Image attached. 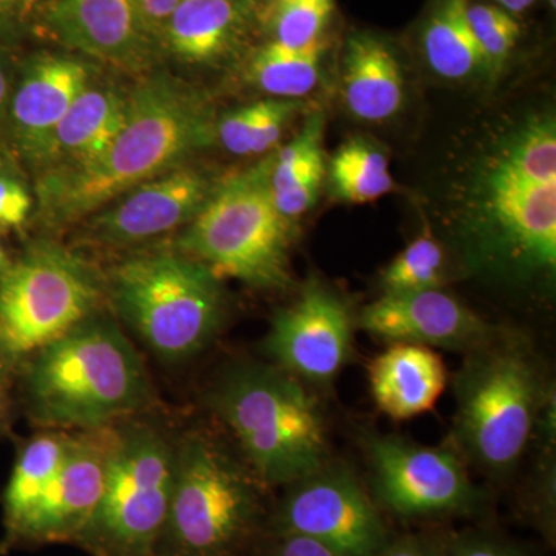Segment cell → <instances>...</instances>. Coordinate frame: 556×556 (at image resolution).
<instances>
[{"instance_id": "cell-1", "label": "cell", "mask_w": 556, "mask_h": 556, "mask_svg": "<svg viewBox=\"0 0 556 556\" xmlns=\"http://www.w3.org/2000/svg\"><path fill=\"white\" fill-rule=\"evenodd\" d=\"M211 108L199 90L170 75L141 80L127 98L123 126L97 159L43 170L39 208L51 226L80 222L110 201L181 166L214 135Z\"/></svg>"}, {"instance_id": "cell-2", "label": "cell", "mask_w": 556, "mask_h": 556, "mask_svg": "<svg viewBox=\"0 0 556 556\" xmlns=\"http://www.w3.org/2000/svg\"><path fill=\"white\" fill-rule=\"evenodd\" d=\"M471 255L510 280L556 269V123L533 116L501 139L477 179Z\"/></svg>"}, {"instance_id": "cell-3", "label": "cell", "mask_w": 556, "mask_h": 556, "mask_svg": "<svg viewBox=\"0 0 556 556\" xmlns=\"http://www.w3.org/2000/svg\"><path fill=\"white\" fill-rule=\"evenodd\" d=\"M27 390L40 424L78 430L134 415L152 397L129 339L110 318L94 316L36 353Z\"/></svg>"}, {"instance_id": "cell-4", "label": "cell", "mask_w": 556, "mask_h": 556, "mask_svg": "<svg viewBox=\"0 0 556 556\" xmlns=\"http://www.w3.org/2000/svg\"><path fill=\"white\" fill-rule=\"evenodd\" d=\"M215 408L260 482L289 485L328 463L320 407L302 380L283 368L232 369L215 393Z\"/></svg>"}, {"instance_id": "cell-5", "label": "cell", "mask_w": 556, "mask_h": 556, "mask_svg": "<svg viewBox=\"0 0 556 556\" xmlns=\"http://www.w3.org/2000/svg\"><path fill=\"white\" fill-rule=\"evenodd\" d=\"M455 438L468 459L503 475L525 455L548 397L538 362L496 339L470 351L457 372Z\"/></svg>"}, {"instance_id": "cell-6", "label": "cell", "mask_w": 556, "mask_h": 556, "mask_svg": "<svg viewBox=\"0 0 556 556\" xmlns=\"http://www.w3.org/2000/svg\"><path fill=\"white\" fill-rule=\"evenodd\" d=\"M273 161L212 189L179 237L178 251L199 260L218 278L260 289L289 283L291 222L278 212L270 190Z\"/></svg>"}, {"instance_id": "cell-7", "label": "cell", "mask_w": 556, "mask_h": 556, "mask_svg": "<svg viewBox=\"0 0 556 556\" xmlns=\"http://www.w3.org/2000/svg\"><path fill=\"white\" fill-rule=\"evenodd\" d=\"M219 278L181 251L146 252L119 263L110 291L121 317L167 361L199 353L222 324Z\"/></svg>"}, {"instance_id": "cell-8", "label": "cell", "mask_w": 556, "mask_h": 556, "mask_svg": "<svg viewBox=\"0 0 556 556\" xmlns=\"http://www.w3.org/2000/svg\"><path fill=\"white\" fill-rule=\"evenodd\" d=\"M257 515L251 475L215 439L193 433L179 442L169 515L159 544H166L167 556H233Z\"/></svg>"}, {"instance_id": "cell-9", "label": "cell", "mask_w": 556, "mask_h": 556, "mask_svg": "<svg viewBox=\"0 0 556 556\" xmlns=\"http://www.w3.org/2000/svg\"><path fill=\"white\" fill-rule=\"evenodd\" d=\"M177 447L150 426L121 428L104 493L79 543L100 556H155L174 490Z\"/></svg>"}, {"instance_id": "cell-10", "label": "cell", "mask_w": 556, "mask_h": 556, "mask_svg": "<svg viewBox=\"0 0 556 556\" xmlns=\"http://www.w3.org/2000/svg\"><path fill=\"white\" fill-rule=\"evenodd\" d=\"M98 278L68 249L38 241L0 274V348L36 354L93 316Z\"/></svg>"}, {"instance_id": "cell-11", "label": "cell", "mask_w": 556, "mask_h": 556, "mask_svg": "<svg viewBox=\"0 0 556 556\" xmlns=\"http://www.w3.org/2000/svg\"><path fill=\"white\" fill-rule=\"evenodd\" d=\"M276 514L278 535L311 538L339 556H376L387 546L376 504L348 468H318L292 482Z\"/></svg>"}, {"instance_id": "cell-12", "label": "cell", "mask_w": 556, "mask_h": 556, "mask_svg": "<svg viewBox=\"0 0 556 556\" xmlns=\"http://www.w3.org/2000/svg\"><path fill=\"white\" fill-rule=\"evenodd\" d=\"M376 497L399 517H438L475 510L481 493L459 456L396 437L368 442Z\"/></svg>"}, {"instance_id": "cell-13", "label": "cell", "mask_w": 556, "mask_h": 556, "mask_svg": "<svg viewBox=\"0 0 556 556\" xmlns=\"http://www.w3.org/2000/svg\"><path fill=\"white\" fill-rule=\"evenodd\" d=\"M119 437L115 424L75 434L56 477L10 536L31 543L78 541L104 493Z\"/></svg>"}, {"instance_id": "cell-14", "label": "cell", "mask_w": 556, "mask_h": 556, "mask_svg": "<svg viewBox=\"0 0 556 556\" xmlns=\"http://www.w3.org/2000/svg\"><path fill=\"white\" fill-rule=\"evenodd\" d=\"M353 346V320L345 303L313 281L274 317L266 351L277 367L305 382L327 386L345 367Z\"/></svg>"}, {"instance_id": "cell-15", "label": "cell", "mask_w": 556, "mask_h": 556, "mask_svg": "<svg viewBox=\"0 0 556 556\" xmlns=\"http://www.w3.org/2000/svg\"><path fill=\"white\" fill-rule=\"evenodd\" d=\"M212 189L203 172L181 164L130 189L87 217L83 239L110 248L156 239L188 226Z\"/></svg>"}, {"instance_id": "cell-16", "label": "cell", "mask_w": 556, "mask_h": 556, "mask_svg": "<svg viewBox=\"0 0 556 556\" xmlns=\"http://www.w3.org/2000/svg\"><path fill=\"white\" fill-rule=\"evenodd\" d=\"M358 325L391 343L452 348L467 353L492 342V328L442 291L386 292L362 309Z\"/></svg>"}, {"instance_id": "cell-17", "label": "cell", "mask_w": 556, "mask_h": 556, "mask_svg": "<svg viewBox=\"0 0 556 556\" xmlns=\"http://www.w3.org/2000/svg\"><path fill=\"white\" fill-rule=\"evenodd\" d=\"M91 80L90 65L75 58L40 54L25 65L14 83L7 116L14 144L25 159L36 163L51 131Z\"/></svg>"}, {"instance_id": "cell-18", "label": "cell", "mask_w": 556, "mask_h": 556, "mask_svg": "<svg viewBox=\"0 0 556 556\" xmlns=\"http://www.w3.org/2000/svg\"><path fill=\"white\" fill-rule=\"evenodd\" d=\"M49 20L67 46L97 60L130 65L142 54L134 0H54Z\"/></svg>"}, {"instance_id": "cell-19", "label": "cell", "mask_w": 556, "mask_h": 556, "mask_svg": "<svg viewBox=\"0 0 556 556\" xmlns=\"http://www.w3.org/2000/svg\"><path fill=\"white\" fill-rule=\"evenodd\" d=\"M369 390L380 412L408 420L430 412L447 387V368L437 351L391 343L368 367Z\"/></svg>"}, {"instance_id": "cell-20", "label": "cell", "mask_w": 556, "mask_h": 556, "mask_svg": "<svg viewBox=\"0 0 556 556\" xmlns=\"http://www.w3.org/2000/svg\"><path fill=\"white\" fill-rule=\"evenodd\" d=\"M127 98L118 87L91 80L51 131L35 164L43 172L100 156L123 126Z\"/></svg>"}, {"instance_id": "cell-21", "label": "cell", "mask_w": 556, "mask_h": 556, "mask_svg": "<svg viewBox=\"0 0 556 556\" xmlns=\"http://www.w3.org/2000/svg\"><path fill=\"white\" fill-rule=\"evenodd\" d=\"M343 94L358 119L380 123L396 115L404 102V76L393 51L369 35L348 40Z\"/></svg>"}, {"instance_id": "cell-22", "label": "cell", "mask_w": 556, "mask_h": 556, "mask_svg": "<svg viewBox=\"0 0 556 556\" xmlns=\"http://www.w3.org/2000/svg\"><path fill=\"white\" fill-rule=\"evenodd\" d=\"M324 116L313 113L298 137L278 152L270 167L274 203L285 218L292 219L314 206L327 175Z\"/></svg>"}, {"instance_id": "cell-23", "label": "cell", "mask_w": 556, "mask_h": 556, "mask_svg": "<svg viewBox=\"0 0 556 556\" xmlns=\"http://www.w3.org/2000/svg\"><path fill=\"white\" fill-rule=\"evenodd\" d=\"M236 25L237 9L232 0H181L163 33L177 56L204 62L226 50Z\"/></svg>"}, {"instance_id": "cell-24", "label": "cell", "mask_w": 556, "mask_h": 556, "mask_svg": "<svg viewBox=\"0 0 556 556\" xmlns=\"http://www.w3.org/2000/svg\"><path fill=\"white\" fill-rule=\"evenodd\" d=\"M468 0H442L424 31L428 65L445 79H466L485 70L484 56L468 22Z\"/></svg>"}, {"instance_id": "cell-25", "label": "cell", "mask_w": 556, "mask_h": 556, "mask_svg": "<svg viewBox=\"0 0 556 556\" xmlns=\"http://www.w3.org/2000/svg\"><path fill=\"white\" fill-rule=\"evenodd\" d=\"M72 439V434L51 431L31 439L22 450L3 496L9 532L20 525L56 477Z\"/></svg>"}, {"instance_id": "cell-26", "label": "cell", "mask_w": 556, "mask_h": 556, "mask_svg": "<svg viewBox=\"0 0 556 556\" xmlns=\"http://www.w3.org/2000/svg\"><path fill=\"white\" fill-rule=\"evenodd\" d=\"M324 51L321 39L302 49H292L273 40L255 53L249 75L255 86L269 97L295 101L317 86Z\"/></svg>"}, {"instance_id": "cell-27", "label": "cell", "mask_w": 556, "mask_h": 556, "mask_svg": "<svg viewBox=\"0 0 556 556\" xmlns=\"http://www.w3.org/2000/svg\"><path fill=\"white\" fill-rule=\"evenodd\" d=\"M329 177L339 199L354 204L371 203L394 186L387 156L364 138L340 146L329 163Z\"/></svg>"}, {"instance_id": "cell-28", "label": "cell", "mask_w": 556, "mask_h": 556, "mask_svg": "<svg viewBox=\"0 0 556 556\" xmlns=\"http://www.w3.org/2000/svg\"><path fill=\"white\" fill-rule=\"evenodd\" d=\"M299 109L298 101L274 98L236 110L219 121V142L233 155L268 152L277 144Z\"/></svg>"}, {"instance_id": "cell-29", "label": "cell", "mask_w": 556, "mask_h": 556, "mask_svg": "<svg viewBox=\"0 0 556 556\" xmlns=\"http://www.w3.org/2000/svg\"><path fill=\"white\" fill-rule=\"evenodd\" d=\"M444 283V252L433 237L424 233L393 258L382 273L386 292L441 289Z\"/></svg>"}, {"instance_id": "cell-30", "label": "cell", "mask_w": 556, "mask_h": 556, "mask_svg": "<svg viewBox=\"0 0 556 556\" xmlns=\"http://www.w3.org/2000/svg\"><path fill=\"white\" fill-rule=\"evenodd\" d=\"M468 22L484 56L486 72H500L517 46L521 27L514 14L497 5H468Z\"/></svg>"}, {"instance_id": "cell-31", "label": "cell", "mask_w": 556, "mask_h": 556, "mask_svg": "<svg viewBox=\"0 0 556 556\" xmlns=\"http://www.w3.org/2000/svg\"><path fill=\"white\" fill-rule=\"evenodd\" d=\"M332 0H277L273 25L276 42L302 49L321 39L332 13Z\"/></svg>"}, {"instance_id": "cell-32", "label": "cell", "mask_w": 556, "mask_h": 556, "mask_svg": "<svg viewBox=\"0 0 556 556\" xmlns=\"http://www.w3.org/2000/svg\"><path fill=\"white\" fill-rule=\"evenodd\" d=\"M31 197L16 178L0 174V229L20 228L31 211Z\"/></svg>"}, {"instance_id": "cell-33", "label": "cell", "mask_w": 556, "mask_h": 556, "mask_svg": "<svg viewBox=\"0 0 556 556\" xmlns=\"http://www.w3.org/2000/svg\"><path fill=\"white\" fill-rule=\"evenodd\" d=\"M445 556H526L517 548L485 535L467 533L445 543Z\"/></svg>"}, {"instance_id": "cell-34", "label": "cell", "mask_w": 556, "mask_h": 556, "mask_svg": "<svg viewBox=\"0 0 556 556\" xmlns=\"http://www.w3.org/2000/svg\"><path fill=\"white\" fill-rule=\"evenodd\" d=\"M376 556H445V543L422 535H409L388 541Z\"/></svg>"}, {"instance_id": "cell-35", "label": "cell", "mask_w": 556, "mask_h": 556, "mask_svg": "<svg viewBox=\"0 0 556 556\" xmlns=\"http://www.w3.org/2000/svg\"><path fill=\"white\" fill-rule=\"evenodd\" d=\"M179 2L181 0H134L139 24H141L146 35L163 31L164 25H166Z\"/></svg>"}, {"instance_id": "cell-36", "label": "cell", "mask_w": 556, "mask_h": 556, "mask_svg": "<svg viewBox=\"0 0 556 556\" xmlns=\"http://www.w3.org/2000/svg\"><path fill=\"white\" fill-rule=\"evenodd\" d=\"M268 556H339L331 548L300 535H278Z\"/></svg>"}, {"instance_id": "cell-37", "label": "cell", "mask_w": 556, "mask_h": 556, "mask_svg": "<svg viewBox=\"0 0 556 556\" xmlns=\"http://www.w3.org/2000/svg\"><path fill=\"white\" fill-rule=\"evenodd\" d=\"M14 83H16V79H14L9 56H7L5 51L0 49V126L7 124Z\"/></svg>"}, {"instance_id": "cell-38", "label": "cell", "mask_w": 556, "mask_h": 556, "mask_svg": "<svg viewBox=\"0 0 556 556\" xmlns=\"http://www.w3.org/2000/svg\"><path fill=\"white\" fill-rule=\"evenodd\" d=\"M40 0H0V13L10 22L25 20L30 16Z\"/></svg>"}, {"instance_id": "cell-39", "label": "cell", "mask_w": 556, "mask_h": 556, "mask_svg": "<svg viewBox=\"0 0 556 556\" xmlns=\"http://www.w3.org/2000/svg\"><path fill=\"white\" fill-rule=\"evenodd\" d=\"M497 7L506 10L510 14H519L529 10L535 3V0H496Z\"/></svg>"}, {"instance_id": "cell-40", "label": "cell", "mask_w": 556, "mask_h": 556, "mask_svg": "<svg viewBox=\"0 0 556 556\" xmlns=\"http://www.w3.org/2000/svg\"><path fill=\"white\" fill-rule=\"evenodd\" d=\"M11 30H13V22H10L2 13H0V39L9 36Z\"/></svg>"}, {"instance_id": "cell-41", "label": "cell", "mask_w": 556, "mask_h": 556, "mask_svg": "<svg viewBox=\"0 0 556 556\" xmlns=\"http://www.w3.org/2000/svg\"><path fill=\"white\" fill-rule=\"evenodd\" d=\"M5 269V252H3L2 244H0V274Z\"/></svg>"}, {"instance_id": "cell-42", "label": "cell", "mask_w": 556, "mask_h": 556, "mask_svg": "<svg viewBox=\"0 0 556 556\" xmlns=\"http://www.w3.org/2000/svg\"><path fill=\"white\" fill-rule=\"evenodd\" d=\"M0 166H2V155H0Z\"/></svg>"}, {"instance_id": "cell-43", "label": "cell", "mask_w": 556, "mask_h": 556, "mask_svg": "<svg viewBox=\"0 0 556 556\" xmlns=\"http://www.w3.org/2000/svg\"><path fill=\"white\" fill-rule=\"evenodd\" d=\"M552 7H555V0H552Z\"/></svg>"}]
</instances>
